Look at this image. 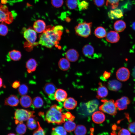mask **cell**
Wrapping results in <instances>:
<instances>
[{"label":"cell","mask_w":135,"mask_h":135,"mask_svg":"<svg viewBox=\"0 0 135 135\" xmlns=\"http://www.w3.org/2000/svg\"><path fill=\"white\" fill-rule=\"evenodd\" d=\"M64 28L61 25L49 26L40 36L38 43L48 48H51L59 43Z\"/></svg>","instance_id":"obj_1"},{"label":"cell","mask_w":135,"mask_h":135,"mask_svg":"<svg viewBox=\"0 0 135 135\" xmlns=\"http://www.w3.org/2000/svg\"><path fill=\"white\" fill-rule=\"evenodd\" d=\"M2 86V78L0 77V88Z\"/></svg>","instance_id":"obj_48"},{"label":"cell","mask_w":135,"mask_h":135,"mask_svg":"<svg viewBox=\"0 0 135 135\" xmlns=\"http://www.w3.org/2000/svg\"><path fill=\"white\" fill-rule=\"evenodd\" d=\"M94 4L98 7L102 6L105 3L104 0H93Z\"/></svg>","instance_id":"obj_44"},{"label":"cell","mask_w":135,"mask_h":135,"mask_svg":"<svg viewBox=\"0 0 135 135\" xmlns=\"http://www.w3.org/2000/svg\"><path fill=\"white\" fill-rule=\"evenodd\" d=\"M128 129L130 132L135 134V122L129 124L128 126Z\"/></svg>","instance_id":"obj_43"},{"label":"cell","mask_w":135,"mask_h":135,"mask_svg":"<svg viewBox=\"0 0 135 135\" xmlns=\"http://www.w3.org/2000/svg\"><path fill=\"white\" fill-rule=\"evenodd\" d=\"M130 72L129 70L125 67H122L119 68L116 72L117 79L122 82H125L129 78Z\"/></svg>","instance_id":"obj_8"},{"label":"cell","mask_w":135,"mask_h":135,"mask_svg":"<svg viewBox=\"0 0 135 135\" xmlns=\"http://www.w3.org/2000/svg\"><path fill=\"white\" fill-rule=\"evenodd\" d=\"M126 24L124 21L122 20L116 21L114 23V28L116 32H123L126 28Z\"/></svg>","instance_id":"obj_26"},{"label":"cell","mask_w":135,"mask_h":135,"mask_svg":"<svg viewBox=\"0 0 135 135\" xmlns=\"http://www.w3.org/2000/svg\"><path fill=\"white\" fill-rule=\"evenodd\" d=\"M132 27L133 29L135 30V22H133L132 25Z\"/></svg>","instance_id":"obj_50"},{"label":"cell","mask_w":135,"mask_h":135,"mask_svg":"<svg viewBox=\"0 0 135 135\" xmlns=\"http://www.w3.org/2000/svg\"><path fill=\"white\" fill-rule=\"evenodd\" d=\"M118 135H131V134L128 130L122 128L118 131Z\"/></svg>","instance_id":"obj_42"},{"label":"cell","mask_w":135,"mask_h":135,"mask_svg":"<svg viewBox=\"0 0 135 135\" xmlns=\"http://www.w3.org/2000/svg\"><path fill=\"white\" fill-rule=\"evenodd\" d=\"M105 37L107 42L112 43L118 42L120 39V36L118 33L116 31L112 30L108 32Z\"/></svg>","instance_id":"obj_12"},{"label":"cell","mask_w":135,"mask_h":135,"mask_svg":"<svg viewBox=\"0 0 135 135\" xmlns=\"http://www.w3.org/2000/svg\"><path fill=\"white\" fill-rule=\"evenodd\" d=\"M33 27L34 29L36 32L42 33L46 30V24L43 20H39L34 22Z\"/></svg>","instance_id":"obj_14"},{"label":"cell","mask_w":135,"mask_h":135,"mask_svg":"<svg viewBox=\"0 0 135 135\" xmlns=\"http://www.w3.org/2000/svg\"><path fill=\"white\" fill-rule=\"evenodd\" d=\"M26 127L23 123L18 124L16 127V130L17 133L20 135H22L26 132Z\"/></svg>","instance_id":"obj_34"},{"label":"cell","mask_w":135,"mask_h":135,"mask_svg":"<svg viewBox=\"0 0 135 135\" xmlns=\"http://www.w3.org/2000/svg\"><path fill=\"white\" fill-rule=\"evenodd\" d=\"M82 52L85 56L88 58H93L95 54L94 48L92 45L89 44H86L83 47Z\"/></svg>","instance_id":"obj_13"},{"label":"cell","mask_w":135,"mask_h":135,"mask_svg":"<svg viewBox=\"0 0 135 135\" xmlns=\"http://www.w3.org/2000/svg\"><path fill=\"white\" fill-rule=\"evenodd\" d=\"M98 104V102L96 100H92L88 102L86 106L88 112L91 113L94 111L97 108Z\"/></svg>","instance_id":"obj_30"},{"label":"cell","mask_w":135,"mask_h":135,"mask_svg":"<svg viewBox=\"0 0 135 135\" xmlns=\"http://www.w3.org/2000/svg\"><path fill=\"white\" fill-rule=\"evenodd\" d=\"M99 86L98 88L96 97L98 99L106 97L108 94V91L106 88L103 86L101 83L99 84Z\"/></svg>","instance_id":"obj_23"},{"label":"cell","mask_w":135,"mask_h":135,"mask_svg":"<svg viewBox=\"0 0 135 135\" xmlns=\"http://www.w3.org/2000/svg\"><path fill=\"white\" fill-rule=\"evenodd\" d=\"M110 72L105 71L103 74V76L105 79H107L110 77Z\"/></svg>","instance_id":"obj_47"},{"label":"cell","mask_w":135,"mask_h":135,"mask_svg":"<svg viewBox=\"0 0 135 135\" xmlns=\"http://www.w3.org/2000/svg\"><path fill=\"white\" fill-rule=\"evenodd\" d=\"M58 64L59 68L63 71L68 70L70 66V61L66 58H60L58 62Z\"/></svg>","instance_id":"obj_25"},{"label":"cell","mask_w":135,"mask_h":135,"mask_svg":"<svg viewBox=\"0 0 135 135\" xmlns=\"http://www.w3.org/2000/svg\"><path fill=\"white\" fill-rule=\"evenodd\" d=\"M34 112L24 109H17L15 111L14 118L15 123L18 124L23 123L30 118L35 116L34 115Z\"/></svg>","instance_id":"obj_3"},{"label":"cell","mask_w":135,"mask_h":135,"mask_svg":"<svg viewBox=\"0 0 135 135\" xmlns=\"http://www.w3.org/2000/svg\"><path fill=\"white\" fill-rule=\"evenodd\" d=\"M65 118L68 120L73 121L75 118L74 116L69 112H68L64 114Z\"/></svg>","instance_id":"obj_45"},{"label":"cell","mask_w":135,"mask_h":135,"mask_svg":"<svg viewBox=\"0 0 135 135\" xmlns=\"http://www.w3.org/2000/svg\"><path fill=\"white\" fill-rule=\"evenodd\" d=\"M130 102V100L128 97L124 96L116 100L115 104L116 108L119 110H121L126 109L128 105Z\"/></svg>","instance_id":"obj_9"},{"label":"cell","mask_w":135,"mask_h":135,"mask_svg":"<svg viewBox=\"0 0 135 135\" xmlns=\"http://www.w3.org/2000/svg\"><path fill=\"white\" fill-rule=\"evenodd\" d=\"M28 87L25 84H22L20 85L18 89L19 94L22 96L26 95L28 92Z\"/></svg>","instance_id":"obj_36"},{"label":"cell","mask_w":135,"mask_h":135,"mask_svg":"<svg viewBox=\"0 0 135 135\" xmlns=\"http://www.w3.org/2000/svg\"><path fill=\"white\" fill-rule=\"evenodd\" d=\"M102 104L99 107V110L102 112L112 115H115L117 114V108L114 100H102Z\"/></svg>","instance_id":"obj_5"},{"label":"cell","mask_w":135,"mask_h":135,"mask_svg":"<svg viewBox=\"0 0 135 135\" xmlns=\"http://www.w3.org/2000/svg\"><path fill=\"white\" fill-rule=\"evenodd\" d=\"M62 108L56 104H54L46 112L45 120L48 123H54L60 125L65 122L64 114L62 112Z\"/></svg>","instance_id":"obj_2"},{"label":"cell","mask_w":135,"mask_h":135,"mask_svg":"<svg viewBox=\"0 0 135 135\" xmlns=\"http://www.w3.org/2000/svg\"><path fill=\"white\" fill-rule=\"evenodd\" d=\"M19 100L15 95H11L6 98L4 100V104L11 106H17L19 103Z\"/></svg>","instance_id":"obj_15"},{"label":"cell","mask_w":135,"mask_h":135,"mask_svg":"<svg viewBox=\"0 0 135 135\" xmlns=\"http://www.w3.org/2000/svg\"><path fill=\"white\" fill-rule=\"evenodd\" d=\"M51 135H66V131L62 126H58L52 128Z\"/></svg>","instance_id":"obj_28"},{"label":"cell","mask_w":135,"mask_h":135,"mask_svg":"<svg viewBox=\"0 0 135 135\" xmlns=\"http://www.w3.org/2000/svg\"><path fill=\"white\" fill-rule=\"evenodd\" d=\"M92 24V22H86L78 24L74 28L76 34L84 38L88 37L91 34Z\"/></svg>","instance_id":"obj_4"},{"label":"cell","mask_w":135,"mask_h":135,"mask_svg":"<svg viewBox=\"0 0 135 135\" xmlns=\"http://www.w3.org/2000/svg\"><path fill=\"white\" fill-rule=\"evenodd\" d=\"M120 0H106V6H109L112 9L116 8L118 6Z\"/></svg>","instance_id":"obj_37"},{"label":"cell","mask_w":135,"mask_h":135,"mask_svg":"<svg viewBox=\"0 0 135 135\" xmlns=\"http://www.w3.org/2000/svg\"><path fill=\"white\" fill-rule=\"evenodd\" d=\"M106 32L105 29L101 26L97 27L94 31L95 35L98 38H104L106 37Z\"/></svg>","instance_id":"obj_27"},{"label":"cell","mask_w":135,"mask_h":135,"mask_svg":"<svg viewBox=\"0 0 135 135\" xmlns=\"http://www.w3.org/2000/svg\"><path fill=\"white\" fill-rule=\"evenodd\" d=\"M77 102L73 98L70 97L66 99L64 103V108L68 110H72L76 106Z\"/></svg>","instance_id":"obj_22"},{"label":"cell","mask_w":135,"mask_h":135,"mask_svg":"<svg viewBox=\"0 0 135 135\" xmlns=\"http://www.w3.org/2000/svg\"><path fill=\"white\" fill-rule=\"evenodd\" d=\"M78 3L77 0H66V6L70 10L76 8L78 6Z\"/></svg>","instance_id":"obj_35"},{"label":"cell","mask_w":135,"mask_h":135,"mask_svg":"<svg viewBox=\"0 0 135 135\" xmlns=\"http://www.w3.org/2000/svg\"><path fill=\"white\" fill-rule=\"evenodd\" d=\"M109 18L111 19L119 18L123 16V13L120 9L115 8L111 10L108 13Z\"/></svg>","instance_id":"obj_20"},{"label":"cell","mask_w":135,"mask_h":135,"mask_svg":"<svg viewBox=\"0 0 135 135\" xmlns=\"http://www.w3.org/2000/svg\"><path fill=\"white\" fill-rule=\"evenodd\" d=\"M121 0V1H122V0Z\"/></svg>","instance_id":"obj_53"},{"label":"cell","mask_w":135,"mask_h":135,"mask_svg":"<svg viewBox=\"0 0 135 135\" xmlns=\"http://www.w3.org/2000/svg\"><path fill=\"white\" fill-rule=\"evenodd\" d=\"M87 130L85 127L82 125H78L74 130L75 135H85Z\"/></svg>","instance_id":"obj_33"},{"label":"cell","mask_w":135,"mask_h":135,"mask_svg":"<svg viewBox=\"0 0 135 135\" xmlns=\"http://www.w3.org/2000/svg\"><path fill=\"white\" fill-rule=\"evenodd\" d=\"M36 32L31 28L26 29L23 32V36L24 38L29 43L34 44L37 38Z\"/></svg>","instance_id":"obj_7"},{"label":"cell","mask_w":135,"mask_h":135,"mask_svg":"<svg viewBox=\"0 0 135 135\" xmlns=\"http://www.w3.org/2000/svg\"><path fill=\"white\" fill-rule=\"evenodd\" d=\"M20 86V82L18 80H16L12 84V87L14 88H18Z\"/></svg>","instance_id":"obj_46"},{"label":"cell","mask_w":135,"mask_h":135,"mask_svg":"<svg viewBox=\"0 0 135 135\" xmlns=\"http://www.w3.org/2000/svg\"><path fill=\"white\" fill-rule=\"evenodd\" d=\"M8 28L5 23L2 22L0 24V35L5 36L8 32Z\"/></svg>","instance_id":"obj_38"},{"label":"cell","mask_w":135,"mask_h":135,"mask_svg":"<svg viewBox=\"0 0 135 135\" xmlns=\"http://www.w3.org/2000/svg\"><path fill=\"white\" fill-rule=\"evenodd\" d=\"M107 86L110 90L114 91H117L121 88L122 84L118 81L113 80L108 82Z\"/></svg>","instance_id":"obj_16"},{"label":"cell","mask_w":135,"mask_h":135,"mask_svg":"<svg viewBox=\"0 0 135 135\" xmlns=\"http://www.w3.org/2000/svg\"><path fill=\"white\" fill-rule=\"evenodd\" d=\"M8 135H17L14 133H10L8 134Z\"/></svg>","instance_id":"obj_52"},{"label":"cell","mask_w":135,"mask_h":135,"mask_svg":"<svg viewBox=\"0 0 135 135\" xmlns=\"http://www.w3.org/2000/svg\"><path fill=\"white\" fill-rule=\"evenodd\" d=\"M67 96L66 92L61 89H58L56 91L54 94L55 99L58 102H60L66 100Z\"/></svg>","instance_id":"obj_18"},{"label":"cell","mask_w":135,"mask_h":135,"mask_svg":"<svg viewBox=\"0 0 135 135\" xmlns=\"http://www.w3.org/2000/svg\"><path fill=\"white\" fill-rule=\"evenodd\" d=\"M14 16L8 7L2 4H0V22L10 24L13 21Z\"/></svg>","instance_id":"obj_6"},{"label":"cell","mask_w":135,"mask_h":135,"mask_svg":"<svg viewBox=\"0 0 135 135\" xmlns=\"http://www.w3.org/2000/svg\"><path fill=\"white\" fill-rule=\"evenodd\" d=\"M65 56L66 58L70 62H76L78 59L79 54L76 50L71 48L66 51Z\"/></svg>","instance_id":"obj_11"},{"label":"cell","mask_w":135,"mask_h":135,"mask_svg":"<svg viewBox=\"0 0 135 135\" xmlns=\"http://www.w3.org/2000/svg\"><path fill=\"white\" fill-rule=\"evenodd\" d=\"M43 90L44 92L49 98L52 100L54 99L56 87L53 83L51 82L46 83L44 87Z\"/></svg>","instance_id":"obj_10"},{"label":"cell","mask_w":135,"mask_h":135,"mask_svg":"<svg viewBox=\"0 0 135 135\" xmlns=\"http://www.w3.org/2000/svg\"><path fill=\"white\" fill-rule=\"evenodd\" d=\"M111 135H117L115 131H113L111 133Z\"/></svg>","instance_id":"obj_51"},{"label":"cell","mask_w":135,"mask_h":135,"mask_svg":"<svg viewBox=\"0 0 135 135\" xmlns=\"http://www.w3.org/2000/svg\"><path fill=\"white\" fill-rule=\"evenodd\" d=\"M37 62L36 60L32 58L28 60L26 64L27 72L29 73L34 71L37 68Z\"/></svg>","instance_id":"obj_21"},{"label":"cell","mask_w":135,"mask_h":135,"mask_svg":"<svg viewBox=\"0 0 135 135\" xmlns=\"http://www.w3.org/2000/svg\"><path fill=\"white\" fill-rule=\"evenodd\" d=\"M7 2V0H1V2L2 4H6Z\"/></svg>","instance_id":"obj_49"},{"label":"cell","mask_w":135,"mask_h":135,"mask_svg":"<svg viewBox=\"0 0 135 135\" xmlns=\"http://www.w3.org/2000/svg\"><path fill=\"white\" fill-rule=\"evenodd\" d=\"M78 6L80 11L87 9L88 8L89 3L85 0L80 2L78 0Z\"/></svg>","instance_id":"obj_39"},{"label":"cell","mask_w":135,"mask_h":135,"mask_svg":"<svg viewBox=\"0 0 135 135\" xmlns=\"http://www.w3.org/2000/svg\"><path fill=\"white\" fill-rule=\"evenodd\" d=\"M20 102L21 106L24 108L30 107L32 104V100L31 98L28 95L22 96L20 99Z\"/></svg>","instance_id":"obj_24"},{"label":"cell","mask_w":135,"mask_h":135,"mask_svg":"<svg viewBox=\"0 0 135 135\" xmlns=\"http://www.w3.org/2000/svg\"><path fill=\"white\" fill-rule=\"evenodd\" d=\"M32 106L36 108H39L42 107L44 104V101L40 97L37 96L34 98L32 101Z\"/></svg>","instance_id":"obj_32"},{"label":"cell","mask_w":135,"mask_h":135,"mask_svg":"<svg viewBox=\"0 0 135 135\" xmlns=\"http://www.w3.org/2000/svg\"><path fill=\"white\" fill-rule=\"evenodd\" d=\"M35 116L31 117L27 120L26 125L28 128L30 130L34 129L38 126V121H36Z\"/></svg>","instance_id":"obj_31"},{"label":"cell","mask_w":135,"mask_h":135,"mask_svg":"<svg viewBox=\"0 0 135 135\" xmlns=\"http://www.w3.org/2000/svg\"><path fill=\"white\" fill-rule=\"evenodd\" d=\"M22 56V54L20 52L14 50L9 52L7 57L8 60L17 61L20 59Z\"/></svg>","instance_id":"obj_19"},{"label":"cell","mask_w":135,"mask_h":135,"mask_svg":"<svg viewBox=\"0 0 135 135\" xmlns=\"http://www.w3.org/2000/svg\"><path fill=\"white\" fill-rule=\"evenodd\" d=\"M76 127V124L72 121L69 120L65 122L64 125V128L68 132H70L74 130Z\"/></svg>","instance_id":"obj_29"},{"label":"cell","mask_w":135,"mask_h":135,"mask_svg":"<svg viewBox=\"0 0 135 135\" xmlns=\"http://www.w3.org/2000/svg\"><path fill=\"white\" fill-rule=\"evenodd\" d=\"M38 128L34 132L33 135H46L44 130L41 126L39 122H37Z\"/></svg>","instance_id":"obj_40"},{"label":"cell","mask_w":135,"mask_h":135,"mask_svg":"<svg viewBox=\"0 0 135 135\" xmlns=\"http://www.w3.org/2000/svg\"><path fill=\"white\" fill-rule=\"evenodd\" d=\"M92 117L94 122L97 124L102 123L105 119V116L104 114L98 111L94 112L92 114Z\"/></svg>","instance_id":"obj_17"},{"label":"cell","mask_w":135,"mask_h":135,"mask_svg":"<svg viewBox=\"0 0 135 135\" xmlns=\"http://www.w3.org/2000/svg\"><path fill=\"white\" fill-rule=\"evenodd\" d=\"M51 4L52 5L56 8H59L62 5L63 0H51Z\"/></svg>","instance_id":"obj_41"}]
</instances>
